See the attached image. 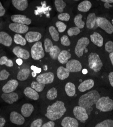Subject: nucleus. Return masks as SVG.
I'll use <instances>...</instances> for the list:
<instances>
[{
	"label": "nucleus",
	"instance_id": "6e6552de",
	"mask_svg": "<svg viewBox=\"0 0 113 127\" xmlns=\"http://www.w3.org/2000/svg\"><path fill=\"white\" fill-rule=\"evenodd\" d=\"M52 10V6L44 1L41 2L40 6L37 7V9L35 11V14L39 16L44 15L47 18H49L50 12Z\"/></svg>",
	"mask_w": 113,
	"mask_h": 127
},
{
	"label": "nucleus",
	"instance_id": "c9c22d12",
	"mask_svg": "<svg viewBox=\"0 0 113 127\" xmlns=\"http://www.w3.org/2000/svg\"><path fill=\"white\" fill-rule=\"evenodd\" d=\"M13 40L15 44L17 45H20L21 46L26 45L27 43V41L26 39L24 38L19 33H16L14 35Z\"/></svg>",
	"mask_w": 113,
	"mask_h": 127
},
{
	"label": "nucleus",
	"instance_id": "603ef678",
	"mask_svg": "<svg viewBox=\"0 0 113 127\" xmlns=\"http://www.w3.org/2000/svg\"><path fill=\"white\" fill-rule=\"evenodd\" d=\"M31 69L34 72H35L37 73H39L41 72V68H39L38 67H36L34 65H32L31 66Z\"/></svg>",
	"mask_w": 113,
	"mask_h": 127
},
{
	"label": "nucleus",
	"instance_id": "2eb2a0df",
	"mask_svg": "<svg viewBox=\"0 0 113 127\" xmlns=\"http://www.w3.org/2000/svg\"><path fill=\"white\" fill-rule=\"evenodd\" d=\"M18 85V82L15 80H11L9 81L2 88L3 93H9L13 92L16 90Z\"/></svg>",
	"mask_w": 113,
	"mask_h": 127
},
{
	"label": "nucleus",
	"instance_id": "4c0bfd02",
	"mask_svg": "<svg viewBox=\"0 0 113 127\" xmlns=\"http://www.w3.org/2000/svg\"><path fill=\"white\" fill-rule=\"evenodd\" d=\"M58 96V92L57 89L55 88H52L49 90L46 94V97L50 100L55 99Z\"/></svg>",
	"mask_w": 113,
	"mask_h": 127
},
{
	"label": "nucleus",
	"instance_id": "9d476101",
	"mask_svg": "<svg viewBox=\"0 0 113 127\" xmlns=\"http://www.w3.org/2000/svg\"><path fill=\"white\" fill-rule=\"evenodd\" d=\"M9 28L12 31L19 34L26 33L29 30V27L27 25L15 22L10 23L9 25Z\"/></svg>",
	"mask_w": 113,
	"mask_h": 127
},
{
	"label": "nucleus",
	"instance_id": "864d4df0",
	"mask_svg": "<svg viewBox=\"0 0 113 127\" xmlns=\"http://www.w3.org/2000/svg\"><path fill=\"white\" fill-rule=\"evenodd\" d=\"M8 58L6 56H2L0 58V65H3L5 64L8 60Z\"/></svg>",
	"mask_w": 113,
	"mask_h": 127
},
{
	"label": "nucleus",
	"instance_id": "c03bdc74",
	"mask_svg": "<svg viewBox=\"0 0 113 127\" xmlns=\"http://www.w3.org/2000/svg\"><path fill=\"white\" fill-rule=\"evenodd\" d=\"M61 43L64 46H69L71 45V42L69 39V37L66 35H63L61 38Z\"/></svg>",
	"mask_w": 113,
	"mask_h": 127
},
{
	"label": "nucleus",
	"instance_id": "aec40b11",
	"mask_svg": "<svg viewBox=\"0 0 113 127\" xmlns=\"http://www.w3.org/2000/svg\"><path fill=\"white\" fill-rule=\"evenodd\" d=\"M42 37L41 34L37 32H29L25 35V39L29 43L37 42L40 40Z\"/></svg>",
	"mask_w": 113,
	"mask_h": 127
},
{
	"label": "nucleus",
	"instance_id": "680f3d73",
	"mask_svg": "<svg viewBox=\"0 0 113 127\" xmlns=\"http://www.w3.org/2000/svg\"><path fill=\"white\" fill-rule=\"evenodd\" d=\"M36 74H37V73H36L34 71H33L32 73V77L33 78H35L36 77Z\"/></svg>",
	"mask_w": 113,
	"mask_h": 127
},
{
	"label": "nucleus",
	"instance_id": "b1692460",
	"mask_svg": "<svg viewBox=\"0 0 113 127\" xmlns=\"http://www.w3.org/2000/svg\"><path fill=\"white\" fill-rule=\"evenodd\" d=\"M94 85V82L92 79L87 80L81 83L78 87V89L81 92H85L89 90L93 87Z\"/></svg>",
	"mask_w": 113,
	"mask_h": 127
},
{
	"label": "nucleus",
	"instance_id": "5fc2aeb1",
	"mask_svg": "<svg viewBox=\"0 0 113 127\" xmlns=\"http://www.w3.org/2000/svg\"><path fill=\"white\" fill-rule=\"evenodd\" d=\"M109 79L110 83L112 87H113V71L111 72L109 74Z\"/></svg>",
	"mask_w": 113,
	"mask_h": 127
},
{
	"label": "nucleus",
	"instance_id": "6ab92c4d",
	"mask_svg": "<svg viewBox=\"0 0 113 127\" xmlns=\"http://www.w3.org/2000/svg\"><path fill=\"white\" fill-rule=\"evenodd\" d=\"M10 120L12 123L17 125H22L24 123V119L23 116L14 111L11 112Z\"/></svg>",
	"mask_w": 113,
	"mask_h": 127
},
{
	"label": "nucleus",
	"instance_id": "9b49d317",
	"mask_svg": "<svg viewBox=\"0 0 113 127\" xmlns=\"http://www.w3.org/2000/svg\"><path fill=\"white\" fill-rule=\"evenodd\" d=\"M55 78L54 74L53 72H49L42 73L37 77V81L44 84H51L54 82Z\"/></svg>",
	"mask_w": 113,
	"mask_h": 127
},
{
	"label": "nucleus",
	"instance_id": "a19ab883",
	"mask_svg": "<svg viewBox=\"0 0 113 127\" xmlns=\"http://www.w3.org/2000/svg\"><path fill=\"white\" fill-rule=\"evenodd\" d=\"M80 33H81V29L77 27H72L67 31V33L69 36L77 35L80 34Z\"/></svg>",
	"mask_w": 113,
	"mask_h": 127
},
{
	"label": "nucleus",
	"instance_id": "bb28decb",
	"mask_svg": "<svg viewBox=\"0 0 113 127\" xmlns=\"http://www.w3.org/2000/svg\"><path fill=\"white\" fill-rule=\"evenodd\" d=\"M23 93L27 97L34 100H37L39 98L37 92L31 87H27L24 90Z\"/></svg>",
	"mask_w": 113,
	"mask_h": 127
},
{
	"label": "nucleus",
	"instance_id": "39448f33",
	"mask_svg": "<svg viewBox=\"0 0 113 127\" xmlns=\"http://www.w3.org/2000/svg\"><path fill=\"white\" fill-rule=\"evenodd\" d=\"M90 44L89 39L87 37H82L77 42L75 46L74 52L78 57H81L84 54L85 50H87V47Z\"/></svg>",
	"mask_w": 113,
	"mask_h": 127
},
{
	"label": "nucleus",
	"instance_id": "72a5a7b5",
	"mask_svg": "<svg viewBox=\"0 0 113 127\" xmlns=\"http://www.w3.org/2000/svg\"><path fill=\"white\" fill-rule=\"evenodd\" d=\"M61 52V50L57 45H54L50 50L49 53L51 58L53 60L58 59V57Z\"/></svg>",
	"mask_w": 113,
	"mask_h": 127
},
{
	"label": "nucleus",
	"instance_id": "a878e982",
	"mask_svg": "<svg viewBox=\"0 0 113 127\" xmlns=\"http://www.w3.org/2000/svg\"><path fill=\"white\" fill-rule=\"evenodd\" d=\"M34 109V106L32 104L30 103L24 104L21 108V112L22 115L26 118L29 117Z\"/></svg>",
	"mask_w": 113,
	"mask_h": 127
},
{
	"label": "nucleus",
	"instance_id": "7ed1b4c3",
	"mask_svg": "<svg viewBox=\"0 0 113 127\" xmlns=\"http://www.w3.org/2000/svg\"><path fill=\"white\" fill-rule=\"evenodd\" d=\"M97 109L103 112H108L113 110V100L109 97H100L96 103Z\"/></svg>",
	"mask_w": 113,
	"mask_h": 127
},
{
	"label": "nucleus",
	"instance_id": "dca6fc26",
	"mask_svg": "<svg viewBox=\"0 0 113 127\" xmlns=\"http://www.w3.org/2000/svg\"><path fill=\"white\" fill-rule=\"evenodd\" d=\"M97 15L96 13L94 12H90V13L88 15L87 19H86V27L88 29L91 30L93 29L96 24V19H97Z\"/></svg>",
	"mask_w": 113,
	"mask_h": 127
},
{
	"label": "nucleus",
	"instance_id": "f3484780",
	"mask_svg": "<svg viewBox=\"0 0 113 127\" xmlns=\"http://www.w3.org/2000/svg\"><path fill=\"white\" fill-rule=\"evenodd\" d=\"M2 99L7 103L12 104L16 101L18 99V95L16 93L11 92L9 93H4L1 95Z\"/></svg>",
	"mask_w": 113,
	"mask_h": 127
},
{
	"label": "nucleus",
	"instance_id": "a211bd4d",
	"mask_svg": "<svg viewBox=\"0 0 113 127\" xmlns=\"http://www.w3.org/2000/svg\"><path fill=\"white\" fill-rule=\"evenodd\" d=\"M11 19L12 21L15 23H18L26 25H30L32 23V20L29 18H28L26 16L16 14L13 15L11 17Z\"/></svg>",
	"mask_w": 113,
	"mask_h": 127
},
{
	"label": "nucleus",
	"instance_id": "0e129e2a",
	"mask_svg": "<svg viewBox=\"0 0 113 127\" xmlns=\"http://www.w3.org/2000/svg\"><path fill=\"white\" fill-rule=\"evenodd\" d=\"M72 1H73L74 2H79V1H81V0H72Z\"/></svg>",
	"mask_w": 113,
	"mask_h": 127
},
{
	"label": "nucleus",
	"instance_id": "0eeeda50",
	"mask_svg": "<svg viewBox=\"0 0 113 127\" xmlns=\"http://www.w3.org/2000/svg\"><path fill=\"white\" fill-rule=\"evenodd\" d=\"M97 27L105 31L108 34L113 33V25L106 17L98 16L96 19Z\"/></svg>",
	"mask_w": 113,
	"mask_h": 127
},
{
	"label": "nucleus",
	"instance_id": "052dcab7",
	"mask_svg": "<svg viewBox=\"0 0 113 127\" xmlns=\"http://www.w3.org/2000/svg\"><path fill=\"white\" fill-rule=\"evenodd\" d=\"M82 72H83V74H87V73H88V70H87V69H84L82 70Z\"/></svg>",
	"mask_w": 113,
	"mask_h": 127
},
{
	"label": "nucleus",
	"instance_id": "393cba45",
	"mask_svg": "<svg viewBox=\"0 0 113 127\" xmlns=\"http://www.w3.org/2000/svg\"><path fill=\"white\" fill-rule=\"evenodd\" d=\"M13 6L19 11H24L28 7V0H12Z\"/></svg>",
	"mask_w": 113,
	"mask_h": 127
},
{
	"label": "nucleus",
	"instance_id": "412c9836",
	"mask_svg": "<svg viewBox=\"0 0 113 127\" xmlns=\"http://www.w3.org/2000/svg\"><path fill=\"white\" fill-rule=\"evenodd\" d=\"M91 41L98 47H102L104 45V37L99 33L94 32L90 35Z\"/></svg>",
	"mask_w": 113,
	"mask_h": 127
},
{
	"label": "nucleus",
	"instance_id": "5701e85b",
	"mask_svg": "<svg viewBox=\"0 0 113 127\" xmlns=\"http://www.w3.org/2000/svg\"><path fill=\"white\" fill-rule=\"evenodd\" d=\"M61 125L63 127H78L79 123L75 119L67 117L62 120Z\"/></svg>",
	"mask_w": 113,
	"mask_h": 127
},
{
	"label": "nucleus",
	"instance_id": "4be33fe9",
	"mask_svg": "<svg viewBox=\"0 0 113 127\" xmlns=\"http://www.w3.org/2000/svg\"><path fill=\"white\" fill-rule=\"evenodd\" d=\"M12 43V37L8 33L4 32H0V44L6 47H9Z\"/></svg>",
	"mask_w": 113,
	"mask_h": 127
},
{
	"label": "nucleus",
	"instance_id": "e433bc0d",
	"mask_svg": "<svg viewBox=\"0 0 113 127\" xmlns=\"http://www.w3.org/2000/svg\"><path fill=\"white\" fill-rule=\"evenodd\" d=\"M45 84L39 83L38 82H33L31 84V88L35 90H36L37 92H40L42 91L44 89V88L45 87Z\"/></svg>",
	"mask_w": 113,
	"mask_h": 127
},
{
	"label": "nucleus",
	"instance_id": "79ce46f5",
	"mask_svg": "<svg viewBox=\"0 0 113 127\" xmlns=\"http://www.w3.org/2000/svg\"><path fill=\"white\" fill-rule=\"evenodd\" d=\"M44 50L47 53H49L50 50L54 46L52 41L50 40L49 38H46L44 42Z\"/></svg>",
	"mask_w": 113,
	"mask_h": 127
},
{
	"label": "nucleus",
	"instance_id": "ddd939ff",
	"mask_svg": "<svg viewBox=\"0 0 113 127\" xmlns=\"http://www.w3.org/2000/svg\"><path fill=\"white\" fill-rule=\"evenodd\" d=\"M70 72H77L81 71L82 66L80 62L77 60H70L66 63V67Z\"/></svg>",
	"mask_w": 113,
	"mask_h": 127
},
{
	"label": "nucleus",
	"instance_id": "cd10ccee",
	"mask_svg": "<svg viewBox=\"0 0 113 127\" xmlns=\"http://www.w3.org/2000/svg\"><path fill=\"white\" fill-rule=\"evenodd\" d=\"M71 57V54L69 51L67 50H62L59 54L58 60L61 64H66Z\"/></svg>",
	"mask_w": 113,
	"mask_h": 127
},
{
	"label": "nucleus",
	"instance_id": "ea45409f",
	"mask_svg": "<svg viewBox=\"0 0 113 127\" xmlns=\"http://www.w3.org/2000/svg\"><path fill=\"white\" fill-rule=\"evenodd\" d=\"M56 26L58 29V31L60 33L64 32L67 28V25L61 21H57L56 23Z\"/></svg>",
	"mask_w": 113,
	"mask_h": 127
},
{
	"label": "nucleus",
	"instance_id": "de8ad7c7",
	"mask_svg": "<svg viewBox=\"0 0 113 127\" xmlns=\"http://www.w3.org/2000/svg\"><path fill=\"white\" fill-rule=\"evenodd\" d=\"M105 50L108 53H111L113 52V42L109 41L105 44Z\"/></svg>",
	"mask_w": 113,
	"mask_h": 127
},
{
	"label": "nucleus",
	"instance_id": "49530a36",
	"mask_svg": "<svg viewBox=\"0 0 113 127\" xmlns=\"http://www.w3.org/2000/svg\"><path fill=\"white\" fill-rule=\"evenodd\" d=\"M10 76V73L5 69H3L0 71V81L7 80Z\"/></svg>",
	"mask_w": 113,
	"mask_h": 127
},
{
	"label": "nucleus",
	"instance_id": "37998d69",
	"mask_svg": "<svg viewBox=\"0 0 113 127\" xmlns=\"http://www.w3.org/2000/svg\"><path fill=\"white\" fill-rule=\"evenodd\" d=\"M58 18L60 21H68L70 18V16L68 13H61L58 15Z\"/></svg>",
	"mask_w": 113,
	"mask_h": 127
},
{
	"label": "nucleus",
	"instance_id": "2f4dec72",
	"mask_svg": "<svg viewBox=\"0 0 113 127\" xmlns=\"http://www.w3.org/2000/svg\"><path fill=\"white\" fill-rule=\"evenodd\" d=\"M83 16L82 14H78L75 16L74 18V23L75 26L80 29H83L84 28L85 25V22L83 20Z\"/></svg>",
	"mask_w": 113,
	"mask_h": 127
},
{
	"label": "nucleus",
	"instance_id": "8fccbe9b",
	"mask_svg": "<svg viewBox=\"0 0 113 127\" xmlns=\"http://www.w3.org/2000/svg\"><path fill=\"white\" fill-rule=\"evenodd\" d=\"M55 126V123L53 122V121H49L43 125H42V127H54Z\"/></svg>",
	"mask_w": 113,
	"mask_h": 127
},
{
	"label": "nucleus",
	"instance_id": "1a4fd4ad",
	"mask_svg": "<svg viewBox=\"0 0 113 127\" xmlns=\"http://www.w3.org/2000/svg\"><path fill=\"white\" fill-rule=\"evenodd\" d=\"M73 112L75 117L82 123H85L86 120L88 119L89 116L87 111L83 107L80 106H75L73 108Z\"/></svg>",
	"mask_w": 113,
	"mask_h": 127
},
{
	"label": "nucleus",
	"instance_id": "58836bf2",
	"mask_svg": "<svg viewBox=\"0 0 113 127\" xmlns=\"http://www.w3.org/2000/svg\"><path fill=\"white\" fill-rule=\"evenodd\" d=\"M96 127H113V120L108 119L97 124Z\"/></svg>",
	"mask_w": 113,
	"mask_h": 127
},
{
	"label": "nucleus",
	"instance_id": "7c9ffc66",
	"mask_svg": "<svg viewBox=\"0 0 113 127\" xmlns=\"http://www.w3.org/2000/svg\"><path fill=\"white\" fill-rule=\"evenodd\" d=\"M54 5L56 10L59 13H63L66 8L67 4L64 0H55Z\"/></svg>",
	"mask_w": 113,
	"mask_h": 127
},
{
	"label": "nucleus",
	"instance_id": "3c124183",
	"mask_svg": "<svg viewBox=\"0 0 113 127\" xmlns=\"http://www.w3.org/2000/svg\"><path fill=\"white\" fill-rule=\"evenodd\" d=\"M6 13V10L3 6L1 2H0V17L3 16Z\"/></svg>",
	"mask_w": 113,
	"mask_h": 127
},
{
	"label": "nucleus",
	"instance_id": "09e8293b",
	"mask_svg": "<svg viewBox=\"0 0 113 127\" xmlns=\"http://www.w3.org/2000/svg\"><path fill=\"white\" fill-rule=\"evenodd\" d=\"M42 120L41 119H38L33 121L31 124V127H41L42 126Z\"/></svg>",
	"mask_w": 113,
	"mask_h": 127
},
{
	"label": "nucleus",
	"instance_id": "69168bd1",
	"mask_svg": "<svg viewBox=\"0 0 113 127\" xmlns=\"http://www.w3.org/2000/svg\"><path fill=\"white\" fill-rule=\"evenodd\" d=\"M111 23H112V24L113 25V19L112 20V21H111Z\"/></svg>",
	"mask_w": 113,
	"mask_h": 127
},
{
	"label": "nucleus",
	"instance_id": "338daca9",
	"mask_svg": "<svg viewBox=\"0 0 113 127\" xmlns=\"http://www.w3.org/2000/svg\"></svg>",
	"mask_w": 113,
	"mask_h": 127
},
{
	"label": "nucleus",
	"instance_id": "473e14b6",
	"mask_svg": "<svg viewBox=\"0 0 113 127\" xmlns=\"http://www.w3.org/2000/svg\"><path fill=\"white\" fill-rule=\"evenodd\" d=\"M65 92L67 95L69 97H73L75 94V86L71 83H67L65 87Z\"/></svg>",
	"mask_w": 113,
	"mask_h": 127
},
{
	"label": "nucleus",
	"instance_id": "423d86ee",
	"mask_svg": "<svg viewBox=\"0 0 113 127\" xmlns=\"http://www.w3.org/2000/svg\"><path fill=\"white\" fill-rule=\"evenodd\" d=\"M31 54L32 58L36 60H40L44 57V51L41 42L38 41L33 45L31 49Z\"/></svg>",
	"mask_w": 113,
	"mask_h": 127
},
{
	"label": "nucleus",
	"instance_id": "f257e3e1",
	"mask_svg": "<svg viewBox=\"0 0 113 127\" xmlns=\"http://www.w3.org/2000/svg\"><path fill=\"white\" fill-rule=\"evenodd\" d=\"M101 97L98 91L92 90L82 95L79 99V106L84 107L87 111L88 115H90L93 109L92 106L96 104L98 99Z\"/></svg>",
	"mask_w": 113,
	"mask_h": 127
},
{
	"label": "nucleus",
	"instance_id": "4468645a",
	"mask_svg": "<svg viewBox=\"0 0 113 127\" xmlns=\"http://www.w3.org/2000/svg\"><path fill=\"white\" fill-rule=\"evenodd\" d=\"M12 52L17 57L24 60H27L30 57V53L26 49L21 48L19 46L14 47L12 50Z\"/></svg>",
	"mask_w": 113,
	"mask_h": 127
},
{
	"label": "nucleus",
	"instance_id": "20e7f679",
	"mask_svg": "<svg viewBox=\"0 0 113 127\" xmlns=\"http://www.w3.org/2000/svg\"><path fill=\"white\" fill-rule=\"evenodd\" d=\"M88 61L89 67L95 72L99 71L103 66L101 59L96 53L92 52L89 54Z\"/></svg>",
	"mask_w": 113,
	"mask_h": 127
},
{
	"label": "nucleus",
	"instance_id": "6e6d98bb",
	"mask_svg": "<svg viewBox=\"0 0 113 127\" xmlns=\"http://www.w3.org/2000/svg\"><path fill=\"white\" fill-rule=\"evenodd\" d=\"M5 65L8 67H12L13 66V61H12V60L11 59H8Z\"/></svg>",
	"mask_w": 113,
	"mask_h": 127
},
{
	"label": "nucleus",
	"instance_id": "f704fd0d",
	"mask_svg": "<svg viewBox=\"0 0 113 127\" xmlns=\"http://www.w3.org/2000/svg\"><path fill=\"white\" fill-rule=\"evenodd\" d=\"M48 31L52 39L55 42H58L59 40V33L57 29L54 26H51L49 27Z\"/></svg>",
	"mask_w": 113,
	"mask_h": 127
},
{
	"label": "nucleus",
	"instance_id": "bf43d9fd",
	"mask_svg": "<svg viewBox=\"0 0 113 127\" xmlns=\"http://www.w3.org/2000/svg\"><path fill=\"white\" fill-rule=\"evenodd\" d=\"M109 57H110V59L112 62V64L113 66V52H111L109 54Z\"/></svg>",
	"mask_w": 113,
	"mask_h": 127
},
{
	"label": "nucleus",
	"instance_id": "f8f14e48",
	"mask_svg": "<svg viewBox=\"0 0 113 127\" xmlns=\"http://www.w3.org/2000/svg\"><path fill=\"white\" fill-rule=\"evenodd\" d=\"M94 3L91 0H82L77 6V10L81 13L89 12L93 6Z\"/></svg>",
	"mask_w": 113,
	"mask_h": 127
},
{
	"label": "nucleus",
	"instance_id": "a18cd8bd",
	"mask_svg": "<svg viewBox=\"0 0 113 127\" xmlns=\"http://www.w3.org/2000/svg\"><path fill=\"white\" fill-rule=\"evenodd\" d=\"M98 1L101 4H104V7L106 9H110L113 7L111 4H113V0H98Z\"/></svg>",
	"mask_w": 113,
	"mask_h": 127
},
{
	"label": "nucleus",
	"instance_id": "f03ea898",
	"mask_svg": "<svg viewBox=\"0 0 113 127\" xmlns=\"http://www.w3.org/2000/svg\"><path fill=\"white\" fill-rule=\"evenodd\" d=\"M66 111V108L63 102L57 101L47 108L45 116L51 121H56L60 119Z\"/></svg>",
	"mask_w": 113,
	"mask_h": 127
},
{
	"label": "nucleus",
	"instance_id": "c85d7f7f",
	"mask_svg": "<svg viewBox=\"0 0 113 127\" xmlns=\"http://www.w3.org/2000/svg\"><path fill=\"white\" fill-rule=\"evenodd\" d=\"M70 71L66 68L63 66L59 67L57 70L58 78L61 80H64L68 78Z\"/></svg>",
	"mask_w": 113,
	"mask_h": 127
},
{
	"label": "nucleus",
	"instance_id": "4d7b16f0",
	"mask_svg": "<svg viewBox=\"0 0 113 127\" xmlns=\"http://www.w3.org/2000/svg\"><path fill=\"white\" fill-rule=\"evenodd\" d=\"M6 123V121L3 118H0V127H3Z\"/></svg>",
	"mask_w": 113,
	"mask_h": 127
},
{
	"label": "nucleus",
	"instance_id": "13d9d810",
	"mask_svg": "<svg viewBox=\"0 0 113 127\" xmlns=\"http://www.w3.org/2000/svg\"><path fill=\"white\" fill-rule=\"evenodd\" d=\"M16 63H17V64L18 65H21L22 64L23 61H22L21 58H18V59H17L16 60Z\"/></svg>",
	"mask_w": 113,
	"mask_h": 127
},
{
	"label": "nucleus",
	"instance_id": "e2e57ef3",
	"mask_svg": "<svg viewBox=\"0 0 113 127\" xmlns=\"http://www.w3.org/2000/svg\"><path fill=\"white\" fill-rule=\"evenodd\" d=\"M43 69H44V70H47V66L46 65H44V66H43Z\"/></svg>",
	"mask_w": 113,
	"mask_h": 127
},
{
	"label": "nucleus",
	"instance_id": "c756f323",
	"mask_svg": "<svg viewBox=\"0 0 113 127\" xmlns=\"http://www.w3.org/2000/svg\"><path fill=\"white\" fill-rule=\"evenodd\" d=\"M30 73V69L28 68H24L21 69L17 73V79L21 81L26 80L29 77Z\"/></svg>",
	"mask_w": 113,
	"mask_h": 127
}]
</instances>
